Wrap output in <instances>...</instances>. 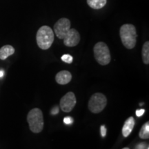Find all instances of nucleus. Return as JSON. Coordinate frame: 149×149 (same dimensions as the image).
Returning a JSON list of instances; mask_svg holds the SVG:
<instances>
[{
    "label": "nucleus",
    "instance_id": "nucleus-9",
    "mask_svg": "<svg viewBox=\"0 0 149 149\" xmlns=\"http://www.w3.org/2000/svg\"><path fill=\"white\" fill-rule=\"evenodd\" d=\"M72 74L69 71L67 70H62V71L59 72L56 74L55 80L59 84L65 85L67 84L71 81Z\"/></svg>",
    "mask_w": 149,
    "mask_h": 149
},
{
    "label": "nucleus",
    "instance_id": "nucleus-12",
    "mask_svg": "<svg viewBox=\"0 0 149 149\" xmlns=\"http://www.w3.org/2000/svg\"><path fill=\"white\" fill-rule=\"evenodd\" d=\"M107 0H87V3L91 8L98 10L105 6Z\"/></svg>",
    "mask_w": 149,
    "mask_h": 149
},
{
    "label": "nucleus",
    "instance_id": "nucleus-8",
    "mask_svg": "<svg viewBox=\"0 0 149 149\" xmlns=\"http://www.w3.org/2000/svg\"><path fill=\"white\" fill-rule=\"evenodd\" d=\"M63 40L65 46L68 47H73L79 44L80 35L76 29H70Z\"/></svg>",
    "mask_w": 149,
    "mask_h": 149
},
{
    "label": "nucleus",
    "instance_id": "nucleus-5",
    "mask_svg": "<svg viewBox=\"0 0 149 149\" xmlns=\"http://www.w3.org/2000/svg\"><path fill=\"white\" fill-rule=\"evenodd\" d=\"M107 99L102 93H95L88 102V109L93 113H99L107 107Z\"/></svg>",
    "mask_w": 149,
    "mask_h": 149
},
{
    "label": "nucleus",
    "instance_id": "nucleus-17",
    "mask_svg": "<svg viewBox=\"0 0 149 149\" xmlns=\"http://www.w3.org/2000/svg\"><path fill=\"white\" fill-rule=\"evenodd\" d=\"M144 112H145V110H144V109L137 110V111H136V115H137V117H141V116H142V115H144Z\"/></svg>",
    "mask_w": 149,
    "mask_h": 149
},
{
    "label": "nucleus",
    "instance_id": "nucleus-23",
    "mask_svg": "<svg viewBox=\"0 0 149 149\" xmlns=\"http://www.w3.org/2000/svg\"><path fill=\"white\" fill-rule=\"evenodd\" d=\"M147 149H149V148H147Z\"/></svg>",
    "mask_w": 149,
    "mask_h": 149
},
{
    "label": "nucleus",
    "instance_id": "nucleus-10",
    "mask_svg": "<svg viewBox=\"0 0 149 149\" xmlns=\"http://www.w3.org/2000/svg\"><path fill=\"white\" fill-rule=\"evenodd\" d=\"M135 126V120L133 117H130L128 118L124 123L122 128V134L124 137H128L133 130Z\"/></svg>",
    "mask_w": 149,
    "mask_h": 149
},
{
    "label": "nucleus",
    "instance_id": "nucleus-13",
    "mask_svg": "<svg viewBox=\"0 0 149 149\" xmlns=\"http://www.w3.org/2000/svg\"><path fill=\"white\" fill-rule=\"evenodd\" d=\"M142 59L145 64H149V42H146L144 43L142 47Z\"/></svg>",
    "mask_w": 149,
    "mask_h": 149
},
{
    "label": "nucleus",
    "instance_id": "nucleus-16",
    "mask_svg": "<svg viewBox=\"0 0 149 149\" xmlns=\"http://www.w3.org/2000/svg\"><path fill=\"white\" fill-rule=\"evenodd\" d=\"M64 122L66 124H71L73 122V119L71 117H66L64 119Z\"/></svg>",
    "mask_w": 149,
    "mask_h": 149
},
{
    "label": "nucleus",
    "instance_id": "nucleus-7",
    "mask_svg": "<svg viewBox=\"0 0 149 149\" xmlns=\"http://www.w3.org/2000/svg\"><path fill=\"white\" fill-rule=\"evenodd\" d=\"M76 97L72 92L67 93L60 100L61 109L65 113H69L73 109L76 104Z\"/></svg>",
    "mask_w": 149,
    "mask_h": 149
},
{
    "label": "nucleus",
    "instance_id": "nucleus-21",
    "mask_svg": "<svg viewBox=\"0 0 149 149\" xmlns=\"http://www.w3.org/2000/svg\"><path fill=\"white\" fill-rule=\"evenodd\" d=\"M3 76V70H0V77H2Z\"/></svg>",
    "mask_w": 149,
    "mask_h": 149
},
{
    "label": "nucleus",
    "instance_id": "nucleus-20",
    "mask_svg": "<svg viewBox=\"0 0 149 149\" xmlns=\"http://www.w3.org/2000/svg\"><path fill=\"white\" fill-rule=\"evenodd\" d=\"M58 113H59V107H54L53 109H52L51 113L53 115H57Z\"/></svg>",
    "mask_w": 149,
    "mask_h": 149
},
{
    "label": "nucleus",
    "instance_id": "nucleus-3",
    "mask_svg": "<svg viewBox=\"0 0 149 149\" xmlns=\"http://www.w3.org/2000/svg\"><path fill=\"white\" fill-rule=\"evenodd\" d=\"M29 128L35 133H40L44 128V117L40 109H33L29 112L27 116Z\"/></svg>",
    "mask_w": 149,
    "mask_h": 149
},
{
    "label": "nucleus",
    "instance_id": "nucleus-18",
    "mask_svg": "<svg viewBox=\"0 0 149 149\" xmlns=\"http://www.w3.org/2000/svg\"><path fill=\"white\" fill-rule=\"evenodd\" d=\"M101 135L102 137H105L107 135V128L104 126H101Z\"/></svg>",
    "mask_w": 149,
    "mask_h": 149
},
{
    "label": "nucleus",
    "instance_id": "nucleus-14",
    "mask_svg": "<svg viewBox=\"0 0 149 149\" xmlns=\"http://www.w3.org/2000/svg\"><path fill=\"white\" fill-rule=\"evenodd\" d=\"M139 137L141 139H148L149 138V123H145L141 127L139 133Z\"/></svg>",
    "mask_w": 149,
    "mask_h": 149
},
{
    "label": "nucleus",
    "instance_id": "nucleus-19",
    "mask_svg": "<svg viewBox=\"0 0 149 149\" xmlns=\"http://www.w3.org/2000/svg\"><path fill=\"white\" fill-rule=\"evenodd\" d=\"M146 144H145V143H141V144H138L137 146H136L135 149H146Z\"/></svg>",
    "mask_w": 149,
    "mask_h": 149
},
{
    "label": "nucleus",
    "instance_id": "nucleus-1",
    "mask_svg": "<svg viewBox=\"0 0 149 149\" xmlns=\"http://www.w3.org/2000/svg\"><path fill=\"white\" fill-rule=\"evenodd\" d=\"M120 35L123 45L126 48L132 49L135 47L137 36L135 26L130 24H124L120 28Z\"/></svg>",
    "mask_w": 149,
    "mask_h": 149
},
{
    "label": "nucleus",
    "instance_id": "nucleus-2",
    "mask_svg": "<svg viewBox=\"0 0 149 149\" xmlns=\"http://www.w3.org/2000/svg\"><path fill=\"white\" fill-rule=\"evenodd\" d=\"M53 29L48 26H43L39 29L36 35L37 45L42 50H47L54 42Z\"/></svg>",
    "mask_w": 149,
    "mask_h": 149
},
{
    "label": "nucleus",
    "instance_id": "nucleus-6",
    "mask_svg": "<svg viewBox=\"0 0 149 149\" xmlns=\"http://www.w3.org/2000/svg\"><path fill=\"white\" fill-rule=\"evenodd\" d=\"M70 29V22L67 18H61L54 25V32L56 36L63 40Z\"/></svg>",
    "mask_w": 149,
    "mask_h": 149
},
{
    "label": "nucleus",
    "instance_id": "nucleus-15",
    "mask_svg": "<svg viewBox=\"0 0 149 149\" xmlns=\"http://www.w3.org/2000/svg\"><path fill=\"white\" fill-rule=\"evenodd\" d=\"M61 60L64 61L65 63H67V64H71L73 61V57H72L70 55H68V54H65V55L61 56Z\"/></svg>",
    "mask_w": 149,
    "mask_h": 149
},
{
    "label": "nucleus",
    "instance_id": "nucleus-22",
    "mask_svg": "<svg viewBox=\"0 0 149 149\" xmlns=\"http://www.w3.org/2000/svg\"><path fill=\"white\" fill-rule=\"evenodd\" d=\"M123 149H129V148H124Z\"/></svg>",
    "mask_w": 149,
    "mask_h": 149
},
{
    "label": "nucleus",
    "instance_id": "nucleus-11",
    "mask_svg": "<svg viewBox=\"0 0 149 149\" xmlns=\"http://www.w3.org/2000/svg\"><path fill=\"white\" fill-rule=\"evenodd\" d=\"M15 48L10 45H5L0 48V59L4 60L9 56L13 55Z\"/></svg>",
    "mask_w": 149,
    "mask_h": 149
},
{
    "label": "nucleus",
    "instance_id": "nucleus-4",
    "mask_svg": "<svg viewBox=\"0 0 149 149\" xmlns=\"http://www.w3.org/2000/svg\"><path fill=\"white\" fill-rule=\"evenodd\" d=\"M93 51L95 58L100 65L105 66L109 64L111 60V53L105 43L102 42L97 43L93 48Z\"/></svg>",
    "mask_w": 149,
    "mask_h": 149
}]
</instances>
